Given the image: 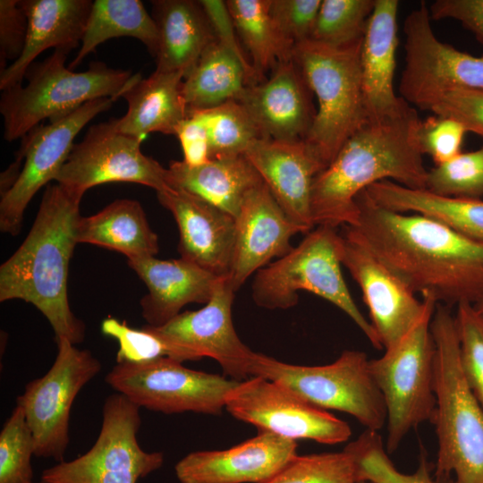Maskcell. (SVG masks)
<instances>
[{
    "label": "cell",
    "instance_id": "obj_46",
    "mask_svg": "<svg viewBox=\"0 0 483 483\" xmlns=\"http://www.w3.org/2000/svg\"><path fill=\"white\" fill-rule=\"evenodd\" d=\"M28 20L20 0L0 1V68L14 62L21 54L27 36Z\"/></svg>",
    "mask_w": 483,
    "mask_h": 483
},
{
    "label": "cell",
    "instance_id": "obj_30",
    "mask_svg": "<svg viewBox=\"0 0 483 483\" xmlns=\"http://www.w3.org/2000/svg\"><path fill=\"white\" fill-rule=\"evenodd\" d=\"M78 243H89L118 251L127 259L155 257L159 250L157 235L137 200L120 199L77 225Z\"/></svg>",
    "mask_w": 483,
    "mask_h": 483
},
{
    "label": "cell",
    "instance_id": "obj_32",
    "mask_svg": "<svg viewBox=\"0 0 483 483\" xmlns=\"http://www.w3.org/2000/svg\"><path fill=\"white\" fill-rule=\"evenodd\" d=\"M255 75L241 59L216 39L185 74L182 93L188 111L208 109L238 100Z\"/></svg>",
    "mask_w": 483,
    "mask_h": 483
},
{
    "label": "cell",
    "instance_id": "obj_37",
    "mask_svg": "<svg viewBox=\"0 0 483 483\" xmlns=\"http://www.w3.org/2000/svg\"><path fill=\"white\" fill-rule=\"evenodd\" d=\"M376 0H322L311 40L343 47L363 38Z\"/></svg>",
    "mask_w": 483,
    "mask_h": 483
},
{
    "label": "cell",
    "instance_id": "obj_49",
    "mask_svg": "<svg viewBox=\"0 0 483 483\" xmlns=\"http://www.w3.org/2000/svg\"><path fill=\"white\" fill-rule=\"evenodd\" d=\"M175 136L179 139L185 164L196 166L211 159L208 131L196 113L188 112L187 117L177 127Z\"/></svg>",
    "mask_w": 483,
    "mask_h": 483
},
{
    "label": "cell",
    "instance_id": "obj_40",
    "mask_svg": "<svg viewBox=\"0 0 483 483\" xmlns=\"http://www.w3.org/2000/svg\"><path fill=\"white\" fill-rule=\"evenodd\" d=\"M267 483H358L356 464L344 449L297 455Z\"/></svg>",
    "mask_w": 483,
    "mask_h": 483
},
{
    "label": "cell",
    "instance_id": "obj_48",
    "mask_svg": "<svg viewBox=\"0 0 483 483\" xmlns=\"http://www.w3.org/2000/svg\"><path fill=\"white\" fill-rule=\"evenodd\" d=\"M199 3L208 17L216 39L235 54L248 68L253 71L250 62L241 47L240 38L226 1L200 0Z\"/></svg>",
    "mask_w": 483,
    "mask_h": 483
},
{
    "label": "cell",
    "instance_id": "obj_21",
    "mask_svg": "<svg viewBox=\"0 0 483 483\" xmlns=\"http://www.w3.org/2000/svg\"><path fill=\"white\" fill-rule=\"evenodd\" d=\"M313 93L292 59L279 62L268 79L248 85L239 99L264 138L304 140L316 115Z\"/></svg>",
    "mask_w": 483,
    "mask_h": 483
},
{
    "label": "cell",
    "instance_id": "obj_3",
    "mask_svg": "<svg viewBox=\"0 0 483 483\" xmlns=\"http://www.w3.org/2000/svg\"><path fill=\"white\" fill-rule=\"evenodd\" d=\"M83 194L49 183L27 237L0 267V301L31 303L50 323L55 341L72 344L83 342L86 330L71 309L67 290Z\"/></svg>",
    "mask_w": 483,
    "mask_h": 483
},
{
    "label": "cell",
    "instance_id": "obj_44",
    "mask_svg": "<svg viewBox=\"0 0 483 483\" xmlns=\"http://www.w3.org/2000/svg\"><path fill=\"white\" fill-rule=\"evenodd\" d=\"M322 0H271L270 14L284 39L294 47L309 40Z\"/></svg>",
    "mask_w": 483,
    "mask_h": 483
},
{
    "label": "cell",
    "instance_id": "obj_34",
    "mask_svg": "<svg viewBox=\"0 0 483 483\" xmlns=\"http://www.w3.org/2000/svg\"><path fill=\"white\" fill-rule=\"evenodd\" d=\"M271 0H227L240 41L249 52L256 83L281 61L292 58L293 47L278 31L270 14Z\"/></svg>",
    "mask_w": 483,
    "mask_h": 483
},
{
    "label": "cell",
    "instance_id": "obj_22",
    "mask_svg": "<svg viewBox=\"0 0 483 483\" xmlns=\"http://www.w3.org/2000/svg\"><path fill=\"white\" fill-rule=\"evenodd\" d=\"M281 208L301 233L315 226L311 215V190L325 167L304 140H256L245 152Z\"/></svg>",
    "mask_w": 483,
    "mask_h": 483
},
{
    "label": "cell",
    "instance_id": "obj_47",
    "mask_svg": "<svg viewBox=\"0 0 483 483\" xmlns=\"http://www.w3.org/2000/svg\"><path fill=\"white\" fill-rule=\"evenodd\" d=\"M428 9L432 20H455L483 45V0H436Z\"/></svg>",
    "mask_w": 483,
    "mask_h": 483
},
{
    "label": "cell",
    "instance_id": "obj_38",
    "mask_svg": "<svg viewBox=\"0 0 483 483\" xmlns=\"http://www.w3.org/2000/svg\"><path fill=\"white\" fill-rule=\"evenodd\" d=\"M426 190L444 197H483V144L428 170Z\"/></svg>",
    "mask_w": 483,
    "mask_h": 483
},
{
    "label": "cell",
    "instance_id": "obj_23",
    "mask_svg": "<svg viewBox=\"0 0 483 483\" xmlns=\"http://www.w3.org/2000/svg\"><path fill=\"white\" fill-rule=\"evenodd\" d=\"M157 195L177 223L181 258L226 277L233 252L235 217L182 190L170 188Z\"/></svg>",
    "mask_w": 483,
    "mask_h": 483
},
{
    "label": "cell",
    "instance_id": "obj_16",
    "mask_svg": "<svg viewBox=\"0 0 483 483\" xmlns=\"http://www.w3.org/2000/svg\"><path fill=\"white\" fill-rule=\"evenodd\" d=\"M141 140L121 132L116 118L90 126L73 148L55 182L85 193L108 182H133L157 192L170 189L167 169L140 150Z\"/></svg>",
    "mask_w": 483,
    "mask_h": 483
},
{
    "label": "cell",
    "instance_id": "obj_7",
    "mask_svg": "<svg viewBox=\"0 0 483 483\" xmlns=\"http://www.w3.org/2000/svg\"><path fill=\"white\" fill-rule=\"evenodd\" d=\"M340 232L318 226L300 244L255 274L252 300L267 309H287L299 301L300 291L314 293L343 311L371 345L383 349L370 321L354 302L343 279L340 260Z\"/></svg>",
    "mask_w": 483,
    "mask_h": 483
},
{
    "label": "cell",
    "instance_id": "obj_27",
    "mask_svg": "<svg viewBox=\"0 0 483 483\" xmlns=\"http://www.w3.org/2000/svg\"><path fill=\"white\" fill-rule=\"evenodd\" d=\"M167 185L191 193L236 217L247 194L263 182L245 155L211 158L191 166L172 161Z\"/></svg>",
    "mask_w": 483,
    "mask_h": 483
},
{
    "label": "cell",
    "instance_id": "obj_18",
    "mask_svg": "<svg viewBox=\"0 0 483 483\" xmlns=\"http://www.w3.org/2000/svg\"><path fill=\"white\" fill-rule=\"evenodd\" d=\"M339 252L342 265L361 290L370 323L383 348L393 347L420 318L426 301L418 300L378 258L343 231Z\"/></svg>",
    "mask_w": 483,
    "mask_h": 483
},
{
    "label": "cell",
    "instance_id": "obj_51",
    "mask_svg": "<svg viewBox=\"0 0 483 483\" xmlns=\"http://www.w3.org/2000/svg\"><path fill=\"white\" fill-rule=\"evenodd\" d=\"M358 483H373V482H370V481H360Z\"/></svg>",
    "mask_w": 483,
    "mask_h": 483
},
{
    "label": "cell",
    "instance_id": "obj_2",
    "mask_svg": "<svg viewBox=\"0 0 483 483\" xmlns=\"http://www.w3.org/2000/svg\"><path fill=\"white\" fill-rule=\"evenodd\" d=\"M420 121L407 103L395 114L369 119L351 136L313 181L314 225H353L359 214L357 195L379 181L426 190L428 169L418 140Z\"/></svg>",
    "mask_w": 483,
    "mask_h": 483
},
{
    "label": "cell",
    "instance_id": "obj_39",
    "mask_svg": "<svg viewBox=\"0 0 483 483\" xmlns=\"http://www.w3.org/2000/svg\"><path fill=\"white\" fill-rule=\"evenodd\" d=\"M35 442L21 406L16 404L0 432V483L33 481Z\"/></svg>",
    "mask_w": 483,
    "mask_h": 483
},
{
    "label": "cell",
    "instance_id": "obj_11",
    "mask_svg": "<svg viewBox=\"0 0 483 483\" xmlns=\"http://www.w3.org/2000/svg\"><path fill=\"white\" fill-rule=\"evenodd\" d=\"M106 382L140 408L165 414L192 411L219 415L239 381L188 369L168 357L116 363Z\"/></svg>",
    "mask_w": 483,
    "mask_h": 483
},
{
    "label": "cell",
    "instance_id": "obj_4",
    "mask_svg": "<svg viewBox=\"0 0 483 483\" xmlns=\"http://www.w3.org/2000/svg\"><path fill=\"white\" fill-rule=\"evenodd\" d=\"M430 328L436 400L431 423L438 442L434 474L453 476L454 483H483V409L462 371L450 307L436 305Z\"/></svg>",
    "mask_w": 483,
    "mask_h": 483
},
{
    "label": "cell",
    "instance_id": "obj_8",
    "mask_svg": "<svg viewBox=\"0 0 483 483\" xmlns=\"http://www.w3.org/2000/svg\"><path fill=\"white\" fill-rule=\"evenodd\" d=\"M422 298L426 307L418 322L380 358L369 360L370 373L386 408L388 453L411 430L431 422L436 410V346L430 324L437 303L430 296Z\"/></svg>",
    "mask_w": 483,
    "mask_h": 483
},
{
    "label": "cell",
    "instance_id": "obj_50",
    "mask_svg": "<svg viewBox=\"0 0 483 483\" xmlns=\"http://www.w3.org/2000/svg\"><path fill=\"white\" fill-rule=\"evenodd\" d=\"M473 306L479 310H483V299Z\"/></svg>",
    "mask_w": 483,
    "mask_h": 483
},
{
    "label": "cell",
    "instance_id": "obj_31",
    "mask_svg": "<svg viewBox=\"0 0 483 483\" xmlns=\"http://www.w3.org/2000/svg\"><path fill=\"white\" fill-rule=\"evenodd\" d=\"M366 191L377 205L386 209L429 216L483 243V200L480 199L444 197L390 180L375 182Z\"/></svg>",
    "mask_w": 483,
    "mask_h": 483
},
{
    "label": "cell",
    "instance_id": "obj_5",
    "mask_svg": "<svg viewBox=\"0 0 483 483\" xmlns=\"http://www.w3.org/2000/svg\"><path fill=\"white\" fill-rule=\"evenodd\" d=\"M69 49L57 48L40 63H33L25 73L26 86L17 84L2 91L0 113L4 138H23L46 118H60L83 104L101 97L114 100L140 75L93 62L84 72L65 67Z\"/></svg>",
    "mask_w": 483,
    "mask_h": 483
},
{
    "label": "cell",
    "instance_id": "obj_42",
    "mask_svg": "<svg viewBox=\"0 0 483 483\" xmlns=\"http://www.w3.org/2000/svg\"><path fill=\"white\" fill-rule=\"evenodd\" d=\"M105 335L118 343L116 363H141L168 357L180 362L178 352L170 343L157 335L147 324L137 329L120 322L114 318H106L101 323Z\"/></svg>",
    "mask_w": 483,
    "mask_h": 483
},
{
    "label": "cell",
    "instance_id": "obj_28",
    "mask_svg": "<svg viewBox=\"0 0 483 483\" xmlns=\"http://www.w3.org/2000/svg\"><path fill=\"white\" fill-rule=\"evenodd\" d=\"M183 78L182 72L157 70L146 79L138 78L121 95L128 109L116 119L118 130L140 140L152 132L175 135L188 114L182 93Z\"/></svg>",
    "mask_w": 483,
    "mask_h": 483
},
{
    "label": "cell",
    "instance_id": "obj_10",
    "mask_svg": "<svg viewBox=\"0 0 483 483\" xmlns=\"http://www.w3.org/2000/svg\"><path fill=\"white\" fill-rule=\"evenodd\" d=\"M140 407L125 395H109L98 436L82 455L45 470V483H137L163 466L161 452L143 450L137 438Z\"/></svg>",
    "mask_w": 483,
    "mask_h": 483
},
{
    "label": "cell",
    "instance_id": "obj_19",
    "mask_svg": "<svg viewBox=\"0 0 483 483\" xmlns=\"http://www.w3.org/2000/svg\"><path fill=\"white\" fill-rule=\"evenodd\" d=\"M296 441L267 431L225 450L191 452L174 466L180 483H267L297 456Z\"/></svg>",
    "mask_w": 483,
    "mask_h": 483
},
{
    "label": "cell",
    "instance_id": "obj_29",
    "mask_svg": "<svg viewBox=\"0 0 483 483\" xmlns=\"http://www.w3.org/2000/svg\"><path fill=\"white\" fill-rule=\"evenodd\" d=\"M152 17L159 35L155 56L161 72L185 74L216 39L199 3L192 0L152 1Z\"/></svg>",
    "mask_w": 483,
    "mask_h": 483
},
{
    "label": "cell",
    "instance_id": "obj_43",
    "mask_svg": "<svg viewBox=\"0 0 483 483\" xmlns=\"http://www.w3.org/2000/svg\"><path fill=\"white\" fill-rule=\"evenodd\" d=\"M465 127L458 121L443 115L434 114L420 121L418 140L423 155H429L436 165L445 163L460 153Z\"/></svg>",
    "mask_w": 483,
    "mask_h": 483
},
{
    "label": "cell",
    "instance_id": "obj_33",
    "mask_svg": "<svg viewBox=\"0 0 483 483\" xmlns=\"http://www.w3.org/2000/svg\"><path fill=\"white\" fill-rule=\"evenodd\" d=\"M117 37L141 41L155 57L158 30L153 17L140 0H95L87 21L80 47L69 68H75L101 43Z\"/></svg>",
    "mask_w": 483,
    "mask_h": 483
},
{
    "label": "cell",
    "instance_id": "obj_13",
    "mask_svg": "<svg viewBox=\"0 0 483 483\" xmlns=\"http://www.w3.org/2000/svg\"><path fill=\"white\" fill-rule=\"evenodd\" d=\"M114 99L101 97L89 101L72 112L38 124L21 142L13 164L5 172L14 183L1 194L0 229L16 235L22 225L26 208L35 194L55 177L67 160L73 140L97 114L111 107Z\"/></svg>",
    "mask_w": 483,
    "mask_h": 483
},
{
    "label": "cell",
    "instance_id": "obj_35",
    "mask_svg": "<svg viewBox=\"0 0 483 483\" xmlns=\"http://www.w3.org/2000/svg\"><path fill=\"white\" fill-rule=\"evenodd\" d=\"M353 458L358 482L373 483H454L453 477H436L435 465L420 453L419 464L412 473L397 470L387 455L386 446L378 431L366 429L345 447Z\"/></svg>",
    "mask_w": 483,
    "mask_h": 483
},
{
    "label": "cell",
    "instance_id": "obj_52",
    "mask_svg": "<svg viewBox=\"0 0 483 483\" xmlns=\"http://www.w3.org/2000/svg\"><path fill=\"white\" fill-rule=\"evenodd\" d=\"M29 483H45V482H34V481H31V482H29Z\"/></svg>",
    "mask_w": 483,
    "mask_h": 483
},
{
    "label": "cell",
    "instance_id": "obj_14",
    "mask_svg": "<svg viewBox=\"0 0 483 483\" xmlns=\"http://www.w3.org/2000/svg\"><path fill=\"white\" fill-rule=\"evenodd\" d=\"M56 342L57 355L49 370L31 380L17 397L35 442V456L64 461L70 443V415L79 392L101 370L100 361L89 350L67 339Z\"/></svg>",
    "mask_w": 483,
    "mask_h": 483
},
{
    "label": "cell",
    "instance_id": "obj_24",
    "mask_svg": "<svg viewBox=\"0 0 483 483\" xmlns=\"http://www.w3.org/2000/svg\"><path fill=\"white\" fill-rule=\"evenodd\" d=\"M128 265L145 283L148 292L140 303L148 325L161 326L187 304H206L221 277L183 259L163 260L156 257L127 259Z\"/></svg>",
    "mask_w": 483,
    "mask_h": 483
},
{
    "label": "cell",
    "instance_id": "obj_26",
    "mask_svg": "<svg viewBox=\"0 0 483 483\" xmlns=\"http://www.w3.org/2000/svg\"><path fill=\"white\" fill-rule=\"evenodd\" d=\"M399 1L376 0L361 45L362 84L369 119L390 115L407 102L394 89Z\"/></svg>",
    "mask_w": 483,
    "mask_h": 483
},
{
    "label": "cell",
    "instance_id": "obj_20",
    "mask_svg": "<svg viewBox=\"0 0 483 483\" xmlns=\"http://www.w3.org/2000/svg\"><path fill=\"white\" fill-rule=\"evenodd\" d=\"M235 223L233 252L225 277L234 292L273 258L289 253L293 248L292 237L301 233L264 182L247 194Z\"/></svg>",
    "mask_w": 483,
    "mask_h": 483
},
{
    "label": "cell",
    "instance_id": "obj_36",
    "mask_svg": "<svg viewBox=\"0 0 483 483\" xmlns=\"http://www.w3.org/2000/svg\"><path fill=\"white\" fill-rule=\"evenodd\" d=\"M191 111L200 117L207 129L210 158L244 155L251 144L264 138L250 114L237 100Z\"/></svg>",
    "mask_w": 483,
    "mask_h": 483
},
{
    "label": "cell",
    "instance_id": "obj_15",
    "mask_svg": "<svg viewBox=\"0 0 483 483\" xmlns=\"http://www.w3.org/2000/svg\"><path fill=\"white\" fill-rule=\"evenodd\" d=\"M225 409L259 431L294 441L309 439L336 445L346 442L352 435L351 427L343 419L286 386L261 377L239 382L227 395Z\"/></svg>",
    "mask_w": 483,
    "mask_h": 483
},
{
    "label": "cell",
    "instance_id": "obj_9",
    "mask_svg": "<svg viewBox=\"0 0 483 483\" xmlns=\"http://www.w3.org/2000/svg\"><path fill=\"white\" fill-rule=\"evenodd\" d=\"M250 372L286 386L318 408L345 412L366 429L378 431L386 424L385 401L363 352L345 350L322 366L294 365L255 352Z\"/></svg>",
    "mask_w": 483,
    "mask_h": 483
},
{
    "label": "cell",
    "instance_id": "obj_45",
    "mask_svg": "<svg viewBox=\"0 0 483 483\" xmlns=\"http://www.w3.org/2000/svg\"><path fill=\"white\" fill-rule=\"evenodd\" d=\"M431 112L451 117L460 122L468 132L483 137V89H455L448 91Z\"/></svg>",
    "mask_w": 483,
    "mask_h": 483
},
{
    "label": "cell",
    "instance_id": "obj_12",
    "mask_svg": "<svg viewBox=\"0 0 483 483\" xmlns=\"http://www.w3.org/2000/svg\"><path fill=\"white\" fill-rule=\"evenodd\" d=\"M431 21L428 5L421 1L403 21L405 57L400 97L424 111H431L453 89H483V56L439 40Z\"/></svg>",
    "mask_w": 483,
    "mask_h": 483
},
{
    "label": "cell",
    "instance_id": "obj_1",
    "mask_svg": "<svg viewBox=\"0 0 483 483\" xmlns=\"http://www.w3.org/2000/svg\"><path fill=\"white\" fill-rule=\"evenodd\" d=\"M359 214L343 232L378 258L414 292L447 307L483 299V243L415 213L377 205L366 190Z\"/></svg>",
    "mask_w": 483,
    "mask_h": 483
},
{
    "label": "cell",
    "instance_id": "obj_17",
    "mask_svg": "<svg viewBox=\"0 0 483 483\" xmlns=\"http://www.w3.org/2000/svg\"><path fill=\"white\" fill-rule=\"evenodd\" d=\"M234 291L221 277L210 300L198 310L184 311L151 329L176 349L181 361L214 359L236 381L250 377L255 352L238 336L232 318Z\"/></svg>",
    "mask_w": 483,
    "mask_h": 483
},
{
    "label": "cell",
    "instance_id": "obj_25",
    "mask_svg": "<svg viewBox=\"0 0 483 483\" xmlns=\"http://www.w3.org/2000/svg\"><path fill=\"white\" fill-rule=\"evenodd\" d=\"M93 1L20 0L28 20L21 55L0 72L3 91L22 80L38 55L50 47L72 50L81 42Z\"/></svg>",
    "mask_w": 483,
    "mask_h": 483
},
{
    "label": "cell",
    "instance_id": "obj_6",
    "mask_svg": "<svg viewBox=\"0 0 483 483\" xmlns=\"http://www.w3.org/2000/svg\"><path fill=\"white\" fill-rule=\"evenodd\" d=\"M362 39L343 47L309 39L292 50V57L318 100L304 141L325 168L369 120L360 63Z\"/></svg>",
    "mask_w": 483,
    "mask_h": 483
},
{
    "label": "cell",
    "instance_id": "obj_41",
    "mask_svg": "<svg viewBox=\"0 0 483 483\" xmlns=\"http://www.w3.org/2000/svg\"><path fill=\"white\" fill-rule=\"evenodd\" d=\"M454 324L463 377L483 409V310L470 303L460 304Z\"/></svg>",
    "mask_w": 483,
    "mask_h": 483
}]
</instances>
